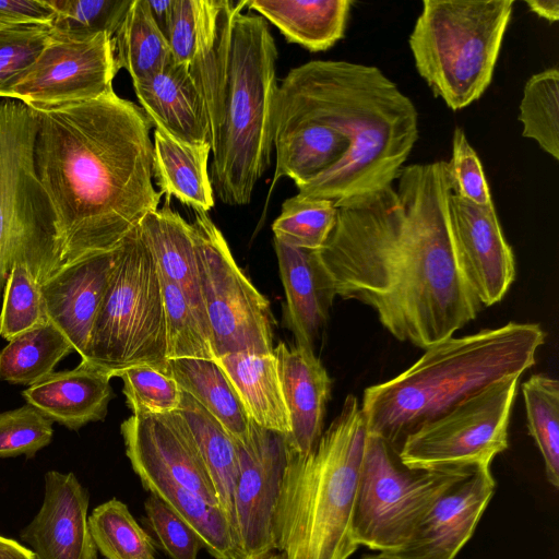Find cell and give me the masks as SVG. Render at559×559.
<instances>
[{
    "label": "cell",
    "instance_id": "36",
    "mask_svg": "<svg viewBox=\"0 0 559 559\" xmlns=\"http://www.w3.org/2000/svg\"><path fill=\"white\" fill-rule=\"evenodd\" d=\"M519 120L522 135L534 140L559 159V70L548 68L532 75L524 85Z\"/></svg>",
    "mask_w": 559,
    "mask_h": 559
},
{
    "label": "cell",
    "instance_id": "15",
    "mask_svg": "<svg viewBox=\"0 0 559 559\" xmlns=\"http://www.w3.org/2000/svg\"><path fill=\"white\" fill-rule=\"evenodd\" d=\"M120 430L126 454L141 483L162 480L178 485L219 507L207 468L178 411L132 414L122 421Z\"/></svg>",
    "mask_w": 559,
    "mask_h": 559
},
{
    "label": "cell",
    "instance_id": "33",
    "mask_svg": "<svg viewBox=\"0 0 559 559\" xmlns=\"http://www.w3.org/2000/svg\"><path fill=\"white\" fill-rule=\"evenodd\" d=\"M142 485L162 499L197 533L203 548L214 559H233V530L221 507L210 504L199 495L167 481L146 480Z\"/></svg>",
    "mask_w": 559,
    "mask_h": 559
},
{
    "label": "cell",
    "instance_id": "31",
    "mask_svg": "<svg viewBox=\"0 0 559 559\" xmlns=\"http://www.w3.org/2000/svg\"><path fill=\"white\" fill-rule=\"evenodd\" d=\"M111 44L117 71L124 69L132 82L151 75L171 60L167 39L156 26L147 0H132Z\"/></svg>",
    "mask_w": 559,
    "mask_h": 559
},
{
    "label": "cell",
    "instance_id": "35",
    "mask_svg": "<svg viewBox=\"0 0 559 559\" xmlns=\"http://www.w3.org/2000/svg\"><path fill=\"white\" fill-rule=\"evenodd\" d=\"M88 527L97 550L107 559H156L151 536L116 498L92 511Z\"/></svg>",
    "mask_w": 559,
    "mask_h": 559
},
{
    "label": "cell",
    "instance_id": "28",
    "mask_svg": "<svg viewBox=\"0 0 559 559\" xmlns=\"http://www.w3.org/2000/svg\"><path fill=\"white\" fill-rule=\"evenodd\" d=\"M350 0H247L254 10L272 23L288 43L310 51H324L344 37Z\"/></svg>",
    "mask_w": 559,
    "mask_h": 559
},
{
    "label": "cell",
    "instance_id": "52",
    "mask_svg": "<svg viewBox=\"0 0 559 559\" xmlns=\"http://www.w3.org/2000/svg\"><path fill=\"white\" fill-rule=\"evenodd\" d=\"M260 559H284V556L281 552H271Z\"/></svg>",
    "mask_w": 559,
    "mask_h": 559
},
{
    "label": "cell",
    "instance_id": "45",
    "mask_svg": "<svg viewBox=\"0 0 559 559\" xmlns=\"http://www.w3.org/2000/svg\"><path fill=\"white\" fill-rule=\"evenodd\" d=\"M447 163L453 194L478 205L492 203L481 162L461 127L453 131L451 159Z\"/></svg>",
    "mask_w": 559,
    "mask_h": 559
},
{
    "label": "cell",
    "instance_id": "41",
    "mask_svg": "<svg viewBox=\"0 0 559 559\" xmlns=\"http://www.w3.org/2000/svg\"><path fill=\"white\" fill-rule=\"evenodd\" d=\"M119 377L133 415H160L179 408L182 390L170 374L140 365L126 369Z\"/></svg>",
    "mask_w": 559,
    "mask_h": 559
},
{
    "label": "cell",
    "instance_id": "30",
    "mask_svg": "<svg viewBox=\"0 0 559 559\" xmlns=\"http://www.w3.org/2000/svg\"><path fill=\"white\" fill-rule=\"evenodd\" d=\"M177 411L190 429L215 487L219 507L233 530V497L238 476L236 441L204 407L183 391Z\"/></svg>",
    "mask_w": 559,
    "mask_h": 559
},
{
    "label": "cell",
    "instance_id": "18",
    "mask_svg": "<svg viewBox=\"0 0 559 559\" xmlns=\"http://www.w3.org/2000/svg\"><path fill=\"white\" fill-rule=\"evenodd\" d=\"M43 504L21 532L35 559H97L88 527V492L73 473L44 476Z\"/></svg>",
    "mask_w": 559,
    "mask_h": 559
},
{
    "label": "cell",
    "instance_id": "10",
    "mask_svg": "<svg viewBox=\"0 0 559 559\" xmlns=\"http://www.w3.org/2000/svg\"><path fill=\"white\" fill-rule=\"evenodd\" d=\"M472 467H408L389 443L367 433L353 516L355 542L399 551L435 500Z\"/></svg>",
    "mask_w": 559,
    "mask_h": 559
},
{
    "label": "cell",
    "instance_id": "39",
    "mask_svg": "<svg viewBox=\"0 0 559 559\" xmlns=\"http://www.w3.org/2000/svg\"><path fill=\"white\" fill-rule=\"evenodd\" d=\"M159 278L164 298L167 359L215 360L211 337L181 290L163 276L159 275Z\"/></svg>",
    "mask_w": 559,
    "mask_h": 559
},
{
    "label": "cell",
    "instance_id": "25",
    "mask_svg": "<svg viewBox=\"0 0 559 559\" xmlns=\"http://www.w3.org/2000/svg\"><path fill=\"white\" fill-rule=\"evenodd\" d=\"M350 140L329 126L274 118L275 170L272 192L280 179H292L297 189L336 166L349 152Z\"/></svg>",
    "mask_w": 559,
    "mask_h": 559
},
{
    "label": "cell",
    "instance_id": "24",
    "mask_svg": "<svg viewBox=\"0 0 559 559\" xmlns=\"http://www.w3.org/2000/svg\"><path fill=\"white\" fill-rule=\"evenodd\" d=\"M139 231L151 251L159 275L183 294L201 325L211 337L202 298L194 229L165 198L162 207L147 213Z\"/></svg>",
    "mask_w": 559,
    "mask_h": 559
},
{
    "label": "cell",
    "instance_id": "38",
    "mask_svg": "<svg viewBox=\"0 0 559 559\" xmlns=\"http://www.w3.org/2000/svg\"><path fill=\"white\" fill-rule=\"evenodd\" d=\"M132 0H48L55 11L52 34L84 39L99 34L112 37Z\"/></svg>",
    "mask_w": 559,
    "mask_h": 559
},
{
    "label": "cell",
    "instance_id": "26",
    "mask_svg": "<svg viewBox=\"0 0 559 559\" xmlns=\"http://www.w3.org/2000/svg\"><path fill=\"white\" fill-rule=\"evenodd\" d=\"M251 421L284 436L290 432L274 353L238 352L217 357Z\"/></svg>",
    "mask_w": 559,
    "mask_h": 559
},
{
    "label": "cell",
    "instance_id": "6",
    "mask_svg": "<svg viewBox=\"0 0 559 559\" xmlns=\"http://www.w3.org/2000/svg\"><path fill=\"white\" fill-rule=\"evenodd\" d=\"M367 428L355 395L307 454L287 449L274 512L284 559H348L358 548L353 516Z\"/></svg>",
    "mask_w": 559,
    "mask_h": 559
},
{
    "label": "cell",
    "instance_id": "9",
    "mask_svg": "<svg viewBox=\"0 0 559 559\" xmlns=\"http://www.w3.org/2000/svg\"><path fill=\"white\" fill-rule=\"evenodd\" d=\"M86 361L111 378L140 365L170 374L159 273L139 226L120 246L95 319Z\"/></svg>",
    "mask_w": 559,
    "mask_h": 559
},
{
    "label": "cell",
    "instance_id": "43",
    "mask_svg": "<svg viewBox=\"0 0 559 559\" xmlns=\"http://www.w3.org/2000/svg\"><path fill=\"white\" fill-rule=\"evenodd\" d=\"M51 38L47 25H9L0 28V88L22 74Z\"/></svg>",
    "mask_w": 559,
    "mask_h": 559
},
{
    "label": "cell",
    "instance_id": "37",
    "mask_svg": "<svg viewBox=\"0 0 559 559\" xmlns=\"http://www.w3.org/2000/svg\"><path fill=\"white\" fill-rule=\"evenodd\" d=\"M337 209L329 200L296 194L282 204L281 214L272 224L274 239L299 249L318 251L329 238Z\"/></svg>",
    "mask_w": 559,
    "mask_h": 559
},
{
    "label": "cell",
    "instance_id": "47",
    "mask_svg": "<svg viewBox=\"0 0 559 559\" xmlns=\"http://www.w3.org/2000/svg\"><path fill=\"white\" fill-rule=\"evenodd\" d=\"M55 11L48 0H0V23L50 26Z\"/></svg>",
    "mask_w": 559,
    "mask_h": 559
},
{
    "label": "cell",
    "instance_id": "42",
    "mask_svg": "<svg viewBox=\"0 0 559 559\" xmlns=\"http://www.w3.org/2000/svg\"><path fill=\"white\" fill-rule=\"evenodd\" d=\"M51 424L31 404L0 413V459L33 457L51 442Z\"/></svg>",
    "mask_w": 559,
    "mask_h": 559
},
{
    "label": "cell",
    "instance_id": "51",
    "mask_svg": "<svg viewBox=\"0 0 559 559\" xmlns=\"http://www.w3.org/2000/svg\"><path fill=\"white\" fill-rule=\"evenodd\" d=\"M360 559H404V558H402L395 554H392V552L379 551L378 554H374V555L364 556Z\"/></svg>",
    "mask_w": 559,
    "mask_h": 559
},
{
    "label": "cell",
    "instance_id": "53",
    "mask_svg": "<svg viewBox=\"0 0 559 559\" xmlns=\"http://www.w3.org/2000/svg\"><path fill=\"white\" fill-rule=\"evenodd\" d=\"M4 26H9V25H5V24L0 23V28H2V27H4Z\"/></svg>",
    "mask_w": 559,
    "mask_h": 559
},
{
    "label": "cell",
    "instance_id": "19",
    "mask_svg": "<svg viewBox=\"0 0 559 559\" xmlns=\"http://www.w3.org/2000/svg\"><path fill=\"white\" fill-rule=\"evenodd\" d=\"M120 246L82 259L39 285L48 321L68 338L84 361L88 358L93 326Z\"/></svg>",
    "mask_w": 559,
    "mask_h": 559
},
{
    "label": "cell",
    "instance_id": "44",
    "mask_svg": "<svg viewBox=\"0 0 559 559\" xmlns=\"http://www.w3.org/2000/svg\"><path fill=\"white\" fill-rule=\"evenodd\" d=\"M144 510L148 526L170 559H198L201 539L173 509L151 493Z\"/></svg>",
    "mask_w": 559,
    "mask_h": 559
},
{
    "label": "cell",
    "instance_id": "8",
    "mask_svg": "<svg viewBox=\"0 0 559 559\" xmlns=\"http://www.w3.org/2000/svg\"><path fill=\"white\" fill-rule=\"evenodd\" d=\"M33 108L0 99V297L14 261L38 285L53 275L59 254L57 217L35 168Z\"/></svg>",
    "mask_w": 559,
    "mask_h": 559
},
{
    "label": "cell",
    "instance_id": "48",
    "mask_svg": "<svg viewBox=\"0 0 559 559\" xmlns=\"http://www.w3.org/2000/svg\"><path fill=\"white\" fill-rule=\"evenodd\" d=\"M175 0H147L151 15L167 39Z\"/></svg>",
    "mask_w": 559,
    "mask_h": 559
},
{
    "label": "cell",
    "instance_id": "22",
    "mask_svg": "<svg viewBox=\"0 0 559 559\" xmlns=\"http://www.w3.org/2000/svg\"><path fill=\"white\" fill-rule=\"evenodd\" d=\"M280 276L286 296L285 320L296 344L313 348L336 296L317 251L274 239Z\"/></svg>",
    "mask_w": 559,
    "mask_h": 559
},
{
    "label": "cell",
    "instance_id": "4",
    "mask_svg": "<svg viewBox=\"0 0 559 559\" xmlns=\"http://www.w3.org/2000/svg\"><path fill=\"white\" fill-rule=\"evenodd\" d=\"M274 118L329 126L352 142L333 168L298 188L300 197L344 200L393 186L418 140V111L379 68L312 60L278 84Z\"/></svg>",
    "mask_w": 559,
    "mask_h": 559
},
{
    "label": "cell",
    "instance_id": "11",
    "mask_svg": "<svg viewBox=\"0 0 559 559\" xmlns=\"http://www.w3.org/2000/svg\"><path fill=\"white\" fill-rule=\"evenodd\" d=\"M202 298L215 359L226 354L273 352L269 300L253 286L207 213L194 212Z\"/></svg>",
    "mask_w": 559,
    "mask_h": 559
},
{
    "label": "cell",
    "instance_id": "23",
    "mask_svg": "<svg viewBox=\"0 0 559 559\" xmlns=\"http://www.w3.org/2000/svg\"><path fill=\"white\" fill-rule=\"evenodd\" d=\"M110 379L105 370L81 360L75 368L53 371L28 386L22 396L51 421L78 430L105 419L114 396Z\"/></svg>",
    "mask_w": 559,
    "mask_h": 559
},
{
    "label": "cell",
    "instance_id": "2",
    "mask_svg": "<svg viewBox=\"0 0 559 559\" xmlns=\"http://www.w3.org/2000/svg\"><path fill=\"white\" fill-rule=\"evenodd\" d=\"M37 176L56 213V273L119 247L158 209L151 121L115 91L72 104L33 108Z\"/></svg>",
    "mask_w": 559,
    "mask_h": 559
},
{
    "label": "cell",
    "instance_id": "40",
    "mask_svg": "<svg viewBox=\"0 0 559 559\" xmlns=\"http://www.w3.org/2000/svg\"><path fill=\"white\" fill-rule=\"evenodd\" d=\"M0 336L8 342L48 322L39 285L22 261L11 264L3 288Z\"/></svg>",
    "mask_w": 559,
    "mask_h": 559
},
{
    "label": "cell",
    "instance_id": "21",
    "mask_svg": "<svg viewBox=\"0 0 559 559\" xmlns=\"http://www.w3.org/2000/svg\"><path fill=\"white\" fill-rule=\"evenodd\" d=\"M132 84L153 128L182 143H210L205 105L188 66L170 60Z\"/></svg>",
    "mask_w": 559,
    "mask_h": 559
},
{
    "label": "cell",
    "instance_id": "7",
    "mask_svg": "<svg viewBox=\"0 0 559 559\" xmlns=\"http://www.w3.org/2000/svg\"><path fill=\"white\" fill-rule=\"evenodd\" d=\"M513 0H425L408 45L418 74L452 110L490 85Z\"/></svg>",
    "mask_w": 559,
    "mask_h": 559
},
{
    "label": "cell",
    "instance_id": "27",
    "mask_svg": "<svg viewBox=\"0 0 559 559\" xmlns=\"http://www.w3.org/2000/svg\"><path fill=\"white\" fill-rule=\"evenodd\" d=\"M211 144L179 142L159 129L153 131V180L158 193L207 213L214 205V190L207 171Z\"/></svg>",
    "mask_w": 559,
    "mask_h": 559
},
{
    "label": "cell",
    "instance_id": "32",
    "mask_svg": "<svg viewBox=\"0 0 559 559\" xmlns=\"http://www.w3.org/2000/svg\"><path fill=\"white\" fill-rule=\"evenodd\" d=\"M73 350L68 338L48 321L10 340L0 350V380L31 386L52 373Z\"/></svg>",
    "mask_w": 559,
    "mask_h": 559
},
{
    "label": "cell",
    "instance_id": "3",
    "mask_svg": "<svg viewBox=\"0 0 559 559\" xmlns=\"http://www.w3.org/2000/svg\"><path fill=\"white\" fill-rule=\"evenodd\" d=\"M246 3L201 0L189 67L209 120L214 194L227 205L250 203L273 151L277 48L266 21L242 12Z\"/></svg>",
    "mask_w": 559,
    "mask_h": 559
},
{
    "label": "cell",
    "instance_id": "12",
    "mask_svg": "<svg viewBox=\"0 0 559 559\" xmlns=\"http://www.w3.org/2000/svg\"><path fill=\"white\" fill-rule=\"evenodd\" d=\"M519 378L491 383L408 436L399 451L402 463L413 468L490 465L509 447Z\"/></svg>",
    "mask_w": 559,
    "mask_h": 559
},
{
    "label": "cell",
    "instance_id": "20",
    "mask_svg": "<svg viewBox=\"0 0 559 559\" xmlns=\"http://www.w3.org/2000/svg\"><path fill=\"white\" fill-rule=\"evenodd\" d=\"M273 353L289 416L290 432L285 436L286 447L305 455L314 448L323 432L332 379L313 348L280 342Z\"/></svg>",
    "mask_w": 559,
    "mask_h": 559
},
{
    "label": "cell",
    "instance_id": "34",
    "mask_svg": "<svg viewBox=\"0 0 559 559\" xmlns=\"http://www.w3.org/2000/svg\"><path fill=\"white\" fill-rule=\"evenodd\" d=\"M527 428L545 464L548 481L559 486V382L544 373L532 374L523 384Z\"/></svg>",
    "mask_w": 559,
    "mask_h": 559
},
{
    "label": "cell",
    "instance_id": "17",
    "mask_svg": "<svg viewBox=\"0 0 559 559\" xmlns=\"http://www.w3.org/2000/svg\"><path fill=\"white\" fill-rule=\"evenodd\" d=\"M495 488L490 465L472 467L443 490L406 545L392 554L404 559H455L472 537Z\"/></svg>",
    "mask_w": 559,
    "mask_h": 559
},
{
    "label": "cell",
    "instance_id": "46",
    "mask_svg": "<svg viewBox=\"0 0 559 559\" xmlns=\"http://www.w3.org/2000/svg\"><path fill=\"white\" fill-rule=\"evenodd\" d=\"M201 23V0H175L167 35L171 60L190 67Z\"/></svg>",
    "mask_w": 559,
    "mask_h": 559
},
{
    "label": "cell",
    "instance_id": "50",
    "mask_svg": "<svg viewBox=\"0 0 559 559\" xmlns=\"http://www.w3.org/2000/svg\"><path fill=\"white\" fill-rule=\"evenodd\" d=\"M525 3L532 12L550 23L559 20L558 0H530Z\"/></svg>",
    "mask_w": 559,
    "mask_h": 559
},
{
    "label": "cell",
    "instance_id": "49",
    "mask_svg": "<svg viewBox=\"0 0 559 559\" xmlns=\"http://www.w3.org/2000/svg\"><path fill=\"white\" fill-rule=\"evenodd\" d=\"M0 559H35L31 549L0 535Z\"/></svg>",
    "mask_w": 559,
    "mask_h": 559
},
{
    "label": "cell",
    "instance_id": "29",
    "mask_svg": "<svg viewBox=\"0 0 559 559\" xmlns=\"http://www.w3.org/2000/svg\"><path fill=\"white\" fill-rule=\"evenodd\" d=\"M169 373L180 389L204 407L235 439L245 441L251 420L216 360L170 359Z\"/></svg>",
    "mask_w": 559,
    "mask_h": 559
},
{
    "label": "cell",
    "instance_id": "14",
    "mask_svg": "<svg viewBox=\"0 0 559 559\" xmlns=\"http://www.w3.org/2000/svg\"><path fill=\"white\" fill-rule=\"evenodd\" d=\"M236 444L233 559H260L275 550L274 512L287 462L285 436L251 421L248 438Z\"/></svg>",
    "mask_w": 559,
    "mask_h": 559
},
{
    "label": "cell",
    "instance_id": "16",
    "mask_svg": "<svg viewBox=\"0 0 559 559\" xmlns=\"http://www.w3.org/2000/svg\"><path fill=\"white\" fill-rule=\"evenodd\" d=\"M449 217L456 254L481 306L499 302L515 278V259L493 203L478 205L451 194Z\"/></svg>",
    "mask_w": 559,
    "mask_h": 559
},
{
    "label": "cell",
    "instance_id": "1",
    "mask_svg": "<svg viewBox=\"0 0 559 559\" xmlns=\"http://www.w3.org/2000/svg\"><path fill=\"white\" fill-rule=\"evenodd\" d=\"M397 187L336 204L318 257L335 295L377 313L396 340L428 348L474 320L481 304L461 267L444 160L404 166Z\"/></svg>",
    "mask_w": 559,
    "mask_h": 559
},
{
    "label": "cell",
    "instance_id": "5",
    "mask_svg": "<svg viewBox=\"0 0 559 559\" xmlns=\"http://www.w3.org/2000/svg\"><path fill=\"white\" fill-rule=\"evenodd\" d=\"M545 342L537 323L509 322L426 348L396 377L365 389L367 433L397 452L405 439L491 383L534 366Z\"/></svg>",
    "mask_w": 559,
    "mask_h": 559
},
{
    "label": "cell",
    "instance_id": "13",
    "mask_svg": "<svg viewBox=\"0 0 559 559\" xmlns=\"http://www.w3.org/2000/svg\"><path fill=\"white\" fill-rule=\"evenodd\" d=\"M111 37L76 39L51 32L35 62L0 88V98L45 108L100 97L114 91L117 74Z\"/></svg>",
    "mask_w": 559,
    "mask_h": 559
}]
</instances>
